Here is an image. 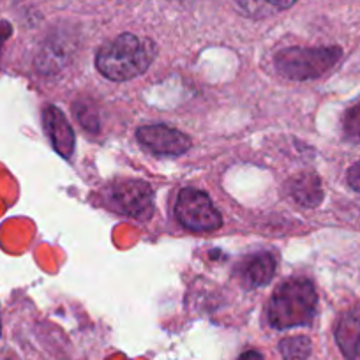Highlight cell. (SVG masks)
<instances>
[{
    "label": "cell",
    "instance_id": "1",
    "mask_svg": "<svg viewBox=\"0 0 360 360\" xmlns=\"http://www.w3.org/2000/svg\"><path fill=\"white\" fill-rule=\"evenodd\" d=\"M155 53L158 46L154 41L126 32L99 48L96 68L112 82H129L147 71Z\"/></svg>",
    "mask_w": 360,
    "mask_h": 360
},
{
    "label": "cell",
    "instance_id": "2",
    "mask_svg": "<svg viewBox=\"0 0 360 360\" xmlns=\"http://www.w3.org/2000/svg\"><path fill=\"white\" fill-rule=\"evenodd\" d=\"M316 304V290L309 279H288L278 286L270 299L266 320L279 330L307 325L313 320Z\"/></svg>",
    "mask_w": 360,
    "mask_h": 360
},
{
    "label": "cell",
    "instance_id": "3",
    "mask_svg": "<svg viewBox=\"0 0 360 360\" xmlns=\"http://www.w3.org/2000/svg\"><path fill=\"white\" fill-rule=\"evenodd\" d=\"M342 57V50L339 46H314L300 48L292 46L278 51L274 58L276 69L281 76L295 82L320 78L327 71H330Z\"/></svg>",
    "mask_w": 360,
    "mask_h": 360
},
{
    "label": "cell",
    "instance_id": "4",
    "mask_svg": "<svg viewBox=\"0 0 360 360\" xmlns=\"http://www.w3.org/2000/svg\"><path fill=\"white\" fill-rule=\"evenodd\" d=\"M103 202L112 212L134 219L150 216L154 205V191L143 180H113L103 191Z\"/></svg>",
    "mask_w": 360,
    "mask_h": 360
},
{
    "label": "cell",
    "instance_id": "5",
    "mask_svg": "<svg viewBox=\"0 0 360 360\" xmlns=\"http://www.w3.org/2000/svg\"><path fill=\"white\" fill-rule=\"evenodd\" d=\"M175 217L186 230L205 233L221 228L223 217L214 207L207 193L195 188H186L179 193L175 202Z\"/></svg>",
    "mask_w": 360,
    "mask_h": 360
},
{
    "label": "cell",
    "instance_id": "6",
    "mask_svg": "<svg viewBox=\"0 0 360 360\" xmlns=\"http://www.w3.org/2000/svg\"><path fill=\"white\" fill-rule=\"evenodd\" d=\"M136 138L147 150L161 155H180L191 148L193 141L188 134L180 133L179 129L152 124V126L138 127Z\"/></svg>",
    "mask_w": 360,
    "mask_h": 360
},
{
    "label": "cell",
    "instance_id": "7",
    "mask_svg": "<svg viewBox=\"0 0 360 360\" xmlns=\"http://www.w3.org/2000/svg\"><path fill=\"white\" fill-rule=\"evenodd\" d=\"M76 50V37L69 32H55L41 46L36 58L37 71L43 75L58 72L69 60Z\"/></svg>",
    "mask_w": 360,
    "mask_h": 360
},
{
    "label": "cell",
    "instance_id": "8",
    "mask_svg": "<svg viewBox=\"0 0 360 360\" xmlns=\"http://www.w3.org/2000/svg\"><path fill=\"white\" fill-rule=\"evenodd\" d=\"M43 124L55 152L65 159L71 158L76 143L75 131H72L71 124L68 122L64 113L57 106H46L43 112Z\"/></svg>",
    "mask_w": 360,
    "mask_h": 360
},
{
    "label": "cell",
    "instance_id": "9",
    "mask_svg": "<svg viewBox=\"0 0 360 360\" xmlns=\"http://www.w3.org/2000/svg\"><path fill=\"white\" fill-rule=\"evenodd\" d=\"M276 272V259L269 252H258L242 262L238 269V278L244 288L252 290L266 285L270 279L274 278Z\"/></svg>",
    "mask_w": 360,
    "mask_h": 360
},
{
    "label": "cell",
    "instance_id": "10",
    "mask_svg": "<svg viewBox=\"0 0 360 360\" xmlns=\"http://www.w3.org/2000/svg\"><path fill=\"white\" fill-rule=\"evenodd\" d=\"M335 341L346 360H356L360 355V313L348 311L342 314L335 327Z\"/></svg>",
    "mask_w": 360,
    "mask_h": 360
},
{
    "label": "cell",
    "instance_id": "11",
    "mask_svg": "<svg viewBox=\"0 0 360 360\" xmlns=\"http://www.w3.org/2000/svg\"><path fill=\"white\" fill-rule=\"evenodd\" d=\"M288 191L292 198L299 205L306 209H314L323 200V189H321V180L314 173H300L293 176L288 184Z\"/></svg>",
    "mask_w": 360,
    "mask_h": 360
},
{
    "label": "cell",
    "instance_id": "12",
    "mask_svg": "<svg viewBox=\"0 0 360 360\" xmlns=\"http://www.w3.org/2000/svg\"><path fill=\"white\" fill-rule=\"evenodd\" d=\"M299 0H235V8L242 16L263 20L293 8Z\"/></svg>",
    "mask_w": 360,
    "mask_h": 360
},
{
    "label": "cell",
    "instance_id": "13",
    "mask_svg": "<svg viewBox=\"0 0 360 360\" xmlns=\"http://www.w3.org/2000/svg\"><path fill=\"white\" fill-rule=\"evenodd\" d=\"M311 341L306 335L286 338L279 342V352L286 360H306L311 355Z\"/></svg>",
    "mask_w": 360,
    "mask_h": 360
},
{
    "label": "cell",
    "instance_id": "14",
    "mask_svg": "<svg viewBox=\"0 0 360 360\" xmlns=\"http://www.w3.org/2000/svg\"><path fill=\"white\" fill-rule=\"evenodd\" d=\"M75 115L76 119L79 120V124H82L85 129L92 131V133H96L98 131V115H96V110L94 108H90L86 103H76L75 106Z\"/></svg>",
    "mask_w": 360,
    "mask_h": 360
},
{
    "label": "cell",
    "instance_id": "15",
    "mask_svg": "<svg viewBox=\"0 0 360 360\" xmlns=\"http://www.w3.org/2000/svg\"><path fill=\"white\" fill-rule=\"evenodd\" d=\"M342 127H345L346 136L352 138V140H360V103L346 112Z\"/></svg>",
    "mask_w": 360,
    "mask_h": 360
},
{
    "label": "cell",
    "instance_id": "16",
    "mask_svg": "<svg viewBox=\"0 0 360 360\" xmlns=\"http://www.w3.org/2000/svg\"><path fill=\"white\" fill-rule=\"evenodd\" d=\"M346 176H348L349 188L360 193V161L355 162V165L348 169V175Z\"/></svg>",
    "mask_w": 360,
    "mask_h": 360
},
{
    "label": "cell",
    "instance_id": "17",
    "mask_svg": "<svg viewBox=\"0 0 360 360\" xmlns=\"http://www.w3.org/2000/svg\"><path fill=\"white\" fill-rule=\"evenodd\" d=\"M238 360H263L262 353L255 352V349H249V352H244L240 356H238Z\"/></svg>",
    "mask_w": 360,
    "mask_h": 360
}]
</instances>
